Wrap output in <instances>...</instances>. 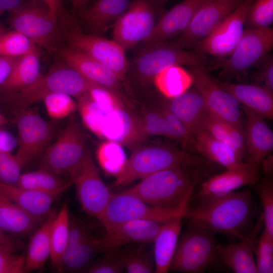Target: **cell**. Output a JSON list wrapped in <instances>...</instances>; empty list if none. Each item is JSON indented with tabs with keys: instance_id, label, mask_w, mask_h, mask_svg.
I'll return each mask as SVG.
<instances>
[{
	"instance_id": "cell-1",
	"label": "cell",
	"mask_w": 273,
	"mask_h": 273,
	"mask_svg": "<svg viewBox=\"0 0 273 273\" xmlns=\"http://www.w3.org/2000/svg\"><path fill=\"white\" fill-rule=\"evenodd\" d=\"M197 206H188L184 218L189 225L243 239L248 233L254 212V203L249 190L233 192L220 196L198 197Z\"/></svg>"
},
{
	"instance_id": "cell-2",
	"label": "cell",
	"mask_w": 273,
	"mask_h": 273,
	"mask_svg": "<svg viewBox=\"0 0 273 273\" xmlns=\"http://www.w3.org/2000/svg\"><path fill=\"white\" fill-rule=\"evenodd\" d=\"M194 167L178 165L159 171L125 191L152 206L176 208L190 200L198 181Z\"/></svg>"
},
{
	"instance_id": "cell-3",
	"label": "cell",
	"mask_w": 273,
	"mask_h": 273,
	"mask_svg": "<svg viewBox=\"0 0 273 273\" xmlns=\"http://www.w3.org/2000/svg\"><path fill=\"white\" fill-rule=\"evenodd\" d=\"M208 61L205 55L186 51L173 41H144L133 58L128 62L127 74L140 85L153 82L165 69L174 65L204 66Z\"/></svg>"
},
{
	"instance_id": "cell-4",
	"label": "cell",
	"mask_w": 273,
	"mask_h": 273,
	"mask_svg": "<svg viewBox=\"0 0 273 273\" xmlns=\"http://www.w3.org/2000/svg\"><path fill=\"white\" fill-rule=\"evenodd\" d=\"M203 163L201 157L172 145L136 147L128 159L123 172L116 178L114 186L126 185L172 167L185 165L195 167Z\"/></svg>"
},
{
	"instance_id": "cell-5",
	"label": "cell",
	"mask_w": 273,
	"mask_h": 273,
	"mask_svg": "<svg viewBox=\"0 0 273 273\" xmlns=\"http://www.w3.org/2000/svg\"><path fill=\"white\" fill-rule=\"evenodd\" d=\"M87 79L78 72L64 61L58 62L30 86L7 95L13 104L22 110L53 93H65L77 99L87 92Z\"/></svg>"
},
{
	"instance_id": "cell-6",
	"label": "cell",
	"mask_w": 273,
	"mask_h": 273,
	"mask_svg": "<svg viewBox=\"0 0 273 273\" xmlns=\"http://www.w3.org/2000/svg\"><path fill=\"white\" fill-rule=\"evenodd\" d=\"M214 234L206 229L189 225L178 242L169 270L200 273L214 265L219 258Z\"/></svg>"
},
{
	"instance_id": "cell-7",
	"label": "cell",
	"mask_w": 273,
	"mask_h": 273,
	"mask_svg": "<svg viewBox=\"0 0 273 273\" xmlns=\"http://www.w3.org/2000/svg\"><path fill=\"white\" fill-rule=\"evenodd\" d=\"M7 21L14 30L30 39L39 48L54 51L60 37L57 19L48 7L39 0H26L15 10L8 13Z\"/></svg>"
},
{
	"instance_id": "cell-8",
	"label": "cell",
	"mask_w": 273,
	"mask_h": 273,
	"mask_svg": "<svg viewBox=\"0 0 273 273\" xmlns=\"http://www.w3.org/2000/svg\"><path fill=\"white\" fill-rule=\"evenodd\" d=\"M190 200L175 209L150 205L138 197L123 191L112 194L104 211L98 218L106 231L126 221L144 219L164 222L176 217L184 218Z\"/></svg>"
},
{
	"instance_id": "cell-9",
	"label": "cell",
	"mask_w": 273,
	"mask_h": 273,
	"mask_svg": "<svg viewBox=\"0 0 273 273\" xmlns=\"http://www.w3.org/2000/svg\"><path fill=\"white\" fill-rule=\"evenodd\" d=\"M272 46V28H247L227 59L213 68L221 69L220 81L229 82L233 78L243 76L251 67L260 63Z\"/></svg>"
},
{
	"instance_id": "cell-10",
	"label": "cell",
	"mask_w": 273,
	"mask_h": 273,
	"mask_svg": "<svg viewBox=\"0 0 273 273\" xmlns=\"http://www.w3.org/2000/svg\"><path fill=\"white\" fill-rule=\"evenodd\" d=\"M70 175L82 210L98 219L112 194L101 178L91 155L85 153Z\"/></svg>"
},
{
	"instance_id": "cell-11",
	"label": "cell",
	"mask_w": 273,
	"mask_h": 273,
	"mask_svg": "<svg viewBox=\"0 0 273 273\" xmlns=\"http://www.w3.org/2000/svg\"><path fill=\"white\" fill-rule=\"evenodd\" d=\"M86 136L79 124L70 120L56 141L46 150L39 168L61 175L70 173L85 153Z\"/></svg>"
},
{
	"instance_id": "cell-12",
	"label": "cell",
	"mask_w": 273,
	"mask_h": 273,
	"mask_svg": "<svg viewBox=\"0 0 273 273\" xmlns=\"http://www.w3.org/2000/svg\"><path fill=\"white\" fill-rule=\"evenodd\" d=\"M157 9L147 0H133L114 23L112 39L126 51L146 41L157 22Z\"/></svg>"
},
{
	"instance_id": "cell-13",
	"label": "cell",
	"mask_w": 273,
	"mask_h": 273,
	"mask_svg": "<svg viewBox=\"0 0 273 273\" xmlns=\"http://www.w3.org/2000/svg\"><path fill=\"white\" fill-rule=\"evenodd\" d=\"M255 0H243L209 34L194 46L197 53L228 57L241 38L249 9Z\"/></svg>"
},
{
	"instance_id": "cell-14",
	"label": "cell",
	"mask_w": 273,
	"mask_h": 273,
	"mask_svg": "<svg viewBox=\"0 0 273 273\" xmlns=\"http://www.w3.org/2000/svg\"><path fill=\"white\" fill-rule=\"evenodd\" d=\"M63 34L69 46L83 52L112 70L122 81L127 74L128 61L125 51L113 39L96 34H86L76 29Z\"/></svg>"
},
{
	"instance_id": "cell-15",
	"label": "cell",
	"mask_w": 273,
	"mask_h": 273,
	"mask_svg": "<svg viewBox=\"0 0 273 273\" xmlns=\"http://www.w3.org/2000/svg\"><path fill=\"white\" fill-rule=\"evenodd\" d=\"M193 85L200 92L208 113L234 125L243 126L240 103L222 88L203 67H191Z\"/></svg>"
},
{
	"instance_id": "cell-16",
	"label": "cell",
	"mask_w": 273,
	"mask_h": 273,
	"mask_svg": "<svg viewBox=\"0 0 273 273\" xmlns=\"http://www.w3.org/2000/svg\"><path fill=\"white\" fill-rule=\"evenodd\" d=\"M243 0H206L198 9L186 30L173 42L185 49L209 34Z\"/></svg>"
},
{
	"instance_id": "cell-17",
	"label": "cell",
	"mask_w": 273,
	"mask_h": 273,
	"mask_svg": "<svg viewBox=\"0 0 273 273\" xmlns=\"http://www.w3.org/2000/svg\"><path fill=\"white\" fill-rule=\"evenodd\" d=\"M17 119L19 148L16 155L25 164L38 156L52 135L51 125L34 110L23 109Z\"/></svg>"
},
{
	"instance_id": "cell-18",
	"label": "cell",
	"mask_w": 273,
	"mask_h": 273,
	"mask_svg": "<svg viewBox=\"0 0 273 273\" xmlns=\"http://www.w3.org/2000/svg\"><path fill=\"white\" fill-rule=\"evenodd\" d=\"M65 63L85 79L112 91L123 101L121 80L110 68L83 52L68 46L54 51Z\"/></svg>"
},
{
	"instance_id": "cell-19",
	"label": "cell",
	"mask_w": 273,
	"mask_h": 273,
	"mask_svg": "<svg viewBox=\"0 0 273 273\" xmlns=\"http://www.w3.org/2000/svg\"><path fill=\"white\" fill-rule=\"evenodd\" d=\"M164 222L137 219L115 225L100 239V251L107 253L130 244L153 242Z\"/></svg>"
},
{
	"instance_id": "cell-20",
	"label": "cell",
	"mask_w": 273,
	"mask_h": 273,
	"mask_svg": "<svg viewBox=\"0 0 273 273\" xmlns=\"http://www.w3.org/2000/svg\"><path fill=\"white\" fill-rule=\"evenodd\" d=\"M260 165L251 162H243L226 169L203 182L197 196H220L235 192L246 185L256 184L258 180Z\"/></svg>"
},
{
	"instance_id": "cell-21",
	"label": "cell",
	"mask_w": 273,
	"mask_h": 273,
	"mask_svg": "<svg viewBox=\"0 0 273 273\" xmlns=\"http://www.w3.org/2000/svg\"><path fill=\"white\" fill-rule=\"evenodd\" d=\"M99 138L129 147H136L146 139L141 129L140 119L124 107L107 113Z\"/></svg>"
},
{
	"instance_id": "cell-22",
	"label": "cell",
	"mask_w": 273,
	"mask_h": 273,
	"mask_svg": "<svg viewBox=\"0 0 273 273\" xmlns=\"http://www.w3.org/2000/svg\"><path fill=\"white\" fill-rule=\"evenodd\" d=\"M264 224L263 214L254 227L237 243L217 244L219 258L234 272L257 273L254 252L256 237Z\"/></svg>"
},
{
	"instance_id": "cell-23",
	"label": "cell",
	"mask_w": 273,
	"mask_h": 273,
	"mask_svg": "<svg viewBox=\"0 0 273 273\" xmlns=\"http://www.w3.org/2000/svg\"><path fill=\"white\" fill-rule=\"evenodd\" d=\"M206 0H183L164 13L145 41H167L188 28L199 7Z\"/></svg>"
},
{
	"instance_id": "cell-24",
	"label": "cell",
	"mask_w": 273,
	"mask_h": 273,
	"mask_svg": "<svg viewBox=\"0 0 273 273\" xmlns=\"http://www.w3.org/2000/svg\"><path fill=\"white\" fill-rule=\"evenodd\" d=\"M242 109L246 117L245 131L247 161L260 165L273 149V132L261 116L245 107Z\"/></svg>"
},
{
	"instance_id": "cell-25",
	"label": "cell",
	"mask_w": 273,
	"mask_h": 273,
	"mask_svg": "<svg viewBox=\"0 0 273 273\" xmlns=\"http://www.w3.org/2000/svg\"><path fill=\"white\" fill-rule=\"evenodd\" d=\"M164 101L170 111L184 124L192 135L203 128V120L208 111L195 87L176 97L165 98Z\"/></svg>"
},
{
	"instance_id": "cell-26",
	"label": "cell",
	"mask_w": 273,
	"mask_h": 273,
	"mask_svg": "<svg viewBox=\"0 0 273 273\" xmlns=\"http://www.w3.org/2000/svg\"><path fill=\"white\" fill-rule=\"evenodd\" d=\"M224 90L233 96L240 104L261 116L272 119L273 93L263 86L235 84L215 79Z\"/></svg>"
},
{
	"instance_id": "cell-27",
	"label": "cell",
	"mask_w": 273,
	"mask_h": 273,
	"mask_svg": "<svg viewBox=\"0 0 273 273\" xmlns=\"http://www.w3.org/2000/svg\"><path fill=\"white\" fill-rule=\"evenodd\" d=\"M0 194L31 215L40 218L51 212L54 200L61 193H46L0 182Z\"/></svg>"
},
{
	"instance_id": "cell-28",
	"label": "cell",
	"mask_w": 273,
	"mask_h": 273,
	"mask_svg": "<svg viewBox=\"0 0 273 273\" xmlns=\"http://www.w3.org/2000/svg\"><path fill=\"white\" fill-rule=\"evenodd\" d=\"M40 48L17 58L5 81L0 85V92L10 94L24 89L40 77Z\"/></svg>"
},
{
	"instance_id": "cell-29",
	"label": "cell",
	"mask_w": 273,
	"mask_h": 273,
	"mask_svg": "<svg viewBox=\"0 0 273 273\" xmlns=\"http://www.w3.org/2000/svg\"><path fill=\"white\" fill-rule=\"evenodd\" d=\"M183 217H176L165 222L153 242L155 271L165 273L169 267L174 254L180 231Z\"/></svg>"
},
{
	"instance_id": "cell-30",
	"label": "cell",
	"mask_w": 273,
	"mask_h": 273,
	"mask_svg": "<svg viewBox=\"0 0 273 273\" xmlns=\"http://www.w3.org/2000/svg\"><path fill=\"white\" fill-rule=\"evenodd\" d=\"M41 220L0 194V227L5 232L27 236L34 233Z\"/></svg>"
},
{
	"instance_id": "cell-31",
	"label": "cell",
	"mask_w": 273,
	"mask_h": 273,
	"mask_svg": "<svg viewBox=\"0 0 273 273\" xmlns=\"http://www.w3.org/2000/svg\"><path fill=\"white\" fill-rule=\"evenodd\" d=\"M192 136L194 150L226 169L243 162L230 147L214 138L205 129L202 128Z\"/></svg>"
},
{
	"instance_id": "cell-32",
	"label": "cell",
	"mask_w": 273,
	"mask_h": 273,
	"mask_svg": "<svg viewBox=\"0 0 273 273\" xmlns=\"http://www.w3.org/2000/svg\"><path fill=\"white\" fill-rule=\"evenodd\" d=\"M56 214L51 212L42 224L34 232L26 253L25 272L42 269L50 257L51 232Z\"/></svg>"
},
{
	"instance_id": "cell-33",
	"label": "cell",
	"mask_w": 273,
	"mask_h": 273,
	"mask_svg": "<svg viewBox=\"0 0 273 273\" xmlns=\"http://www.w3.org/2000/svg\"><path fill=\"white\" fill-rule=\"evenodd\" d=\"M129 0H97L80 16L95 32L103 33L129 8Z\"/></svg>"
},
{
	"instance_id": "cell-34",
	"label": "cell",
	"mask_w": 273,
	"mask_h": 273,
	"mask_svg": "<svg viewBox=\"0 0 273 273\" xmlns=\"http://www.w3.org/2000/svg\"><path fill=\"white\" fill-rule=\"evenodd\" d=\"M203 128L217 140L230 147L243 160L246 155L245 130L239 126L206 113L202 122Z\"/></svg>"
},
{
	"instance_id": "cell-35",
	"label": "cell",
	"mask_w": 273,
	"mask_h": 273,
	"mask_svg": "<svg viewBox=\"0 0 273 273\" xmlns=\"http://www.w3.org/2000/svg\"><path fill=\"white\" fill-rule=\"evenodd\" d=\"M70 223V214L67 202L62 206L56 214L51 232L50 258L52 267L63 271V258L67 248Z\"/></svg>"
},
{
	"instance_id": "cell-36",
	"label": "cell",
	"mask_w": 273,
	"mask_h": 273,
	"mask_svg": "<svg viewBox=\"0 0 273 273\" xmlns=\"http://www.w3.org/2000/svg\"><path fill=\"white\" fill-rule=\"evenodd\" d=\"M153 82L165 98L172 99L190 89L193 84V78L190 71H188L181 66L174 65L158 74Z\"/></svg>"
},
{
	"instance_id": "cell-37",
	"label": "cell",
	"mask_w": 273,
	"mask_h": 273,
	"mask_svg": "<svg viewBox=\"0 0 273 273\" xmlns=\"http://www.w3.org/2000/svg\"><path fill=\"white\" fill-rule=\"evenodd\" d=\"M60 175L41 168L36 171L21 173L17 186L24 189L46 193L62 194L72 184Z\"/></svg>"
},
{
	"instance_id": "cell-38",
	"label": "cell",
	"mask_w": 273,
	"mask_h": 273,
	"mask_svg": "<svg viewBox=\"0 0 273 273\" xmlns=\"http://www.w3.org/2000/svg\"><path fill=\"white\" fill-rule=\"evenodd\" d=\"M99 251H101L100 239L89 232L73 250L64 254L63 271L71 272L86 271Z\"/></svg>"
},
{
	"instance_id": "cell-39",
	"label": "cell",
	"mask_w": 273,
	"mask_h": 273,
	"mask_svg": "<svg viewBox=\"0 0 273 273\" xmlns=\"http://www.w3.org/2000/svg\"><path fill=\"white\" fill-rule=\"evenodd\" d=\"M96 157L105 173L115 178L123 172L128 160L122 146L109 141L100 145L96 151Z\"/></svg>"
},
{
	"instance_id": "cell-40",
	"label": "cell",
	"mask_w": 273,
	"mask_h": 273,
	"mask_svg": "<svg viewBox=\"0 0 273 273\" xmlns=\"http://www.w3.org/2000/svg\"><path fill=\"white\" fill-rule=\"evenodd\" d=\"M139 119L142 132L146 138L151 135L164 136L177 141L182 146L181 136L157 107Z\"/></svg>"
},
{
	"instance_id": "cell-41",
	"label": "cell",
	"mask_w": 273,
	"mask_h": 273,
	"mask_svg": "<svg viewBox=\"0 0 273 273\" xmlns=\"http://www.w3.org/2000/svg\"><path fill=\"white\" fill-rule=\"evenodd\" d=\"M37 47L25 35L14 29L0 34V56L18 58Z\"/></svg>"
},
{
	"instance_id": "cell-42",
	"label": "cell",
	"mask_w": 273,
	"mask_h": 273,
	"mask_svg": "<svg viewBox=\"0 0 273 273\" xmlns=\"http://www.w3.org/2000/svg\"><path fill=\"white\" fill-rule=\"evenodd\" d=\"M77 100V109L83 124L99 137L103 120L109 112L102 110L91 98L87 91Z\"/></svg>"
},
{
	"instance_id": "cell-43",
	"label": "cell",
	"mask_w": 273,
	"mask_h": 273,
	"mask_svg": "<svg viewBox=\"0 0 273 273\" xmlns=\"http://www.w3.org/2000/svg\"><path fill=\"white\" fill-rule=\"evenodd\" d=\"M124 269L128 273H150L154 271V257L144 247L120 251Z\"/></svg>"
},
{
	"instance_id": "cell-44",
	"label": "cell",
	"mask_w": 273,
	"mask_h": 273,
	"mask_svg": "<svg viewBox=\"0 0 273 273\" xmlns=\"http://www.w3.org/2000/svg\"><path fill=\"white\" fill-rule=\"evenodd\" d=\"M48 115L59 119L69 116L78 108L76 103L69 95L63 93L50 94L43 100Z\"/></svg>"
},
{
	"instance_id": "cell-45",
	"label": "cell",
	"mask_w": 273,
	"mask_h": 273,
	"mask_svg": "<svg viewBox=\"0 0 273 273\" xmlns=\"http://www.w3.org/2000/svg\"><path fill=\"white\" fill-rule=\"evenodd\" d=\"M273 22V0H255L247 17L248 28L265 29Z\"/></svg>"
},
{
	"instance_id": "cell-46",
	"label": "cell",
	"mask_w": 273,
	"mask_h": 273,
	"mask_svg": "<svg viewBox=\"0 0 273 273\" xmlns=\"http://www.w3.org/2000/svg\"><path fill=\"white\" fill-rule=\"evenodd\" d=\"M255 252L257 272H273V236L264 229L254 249Z\"/></svg>"
},
{
	"instance_id": "cell-47",
	"label": "cell",
	"mask_w": 273,
	"mask_h": 273,
	"mask_svg": "<svg viewBox=\"0 0 273 273\" xmlns=\"http://www.w3.org/2000/svg\"><path fill=\"white\" fill-rule=\"evenodd\" d=\"M87 80V93L102 110L109 112L124 107L123 100L115 93L107 88Z\"/></svg>"
},
{
	"instance_id": "cell-48",
	"label": "cell",
	"mask_w": 273,
	"mask_h": 273,
	"mask_svg": "<svg viewBox=\"0 0 273 273\" xmlns=\"http://www.w3.org/2000/svg\"><path fill=\"white\" fill-rule=\"evenodd\" d=\"M25 165L16 154L0 153V182L16 185L21 174V170Z\"/></svg>"
},
{
	"instance_id": "cell-49",
	"label": "cell",
	"mask_w": 273,
	"mask_h": 273,
	"mask_svg": "<svg viewBox=\"0 0 273 273\" xmlns=\"http://www.w3.org/2000/svg\"><path fill=\"white\" fill-rule=\"evenodd\" d=\"M256 190L263 209L264 229L273 236V185L271 177L258 184Z\"/></svg>"
},
{
	"instance_id": "cell-50",
	"label": "cell",
	"mask_w": 273,
	"mask_h": 273,
	"mask_svg": "<svg viewBox=\"0 0 273 273\" xmlns=\"http://www.w3.org/2000/svg\"><path fill=\"white\" fill-rule=\"evenodd\" d=\"M11 248L0 246V273H23L25 271L26 253L14 254Z\"/></svg>"
},
{
	"instance_id": "cell-51",
	"label": "cell",
	"mask_w": 273,
	"mask_h": 273,
	"mask_svg": "<svg viewBox=\"0 0 273 273\" xmlns=\"http://www.w3.org/2000/svg\"><path fill=\"white\" fill-rule=\"evenodd\" d=\"M124 270L120 251L107 252V255L93 263L86 270L88 273H120Z\"/></svg>"
},
{
	"instance_id": "cell-52",
	"label": "cell",
	"mask_w": 273,
	"mask_h": 273,
	"mask_svg": "<svg viewBox=\"0 0 273 273\" xmlns=\"http://www.w3.org/2000/svg\"><path fill=\"white\" fill-rule=\"evenodd\" d=\"M89 232L84 222L70 214L68 240L64 254L73 250Z\"/></svg>"
},
{
	"instance_id": "cell-53",
	"label": "cell",
	"mask_w": 273,
	"mask_h": 273,
	"mask_svg": "<svg viewBox=\"0 0 273 273\" xmlns=\"http://www.w3.org/2000/svg\"><path fill=\"white\" fill-rule=\"evenodd\" d=\"M259 69L252 75L254 81L273 93V57L266 56L260 62Z\"/></svg>"
},
{
	"instance_id": "cell-54",
	"label": "cell",
	"mask_w": 273,
	"mask_h": 273,
	"mask_svg": "<svg viewBox=\"0 0 273 273\" xmlns=\"http://www.w3.org/2000/svg\"><path fill=\"white\" fill-rule=\"evenodd\" d=\"M17 144V141L13 134L0 129V153H11Z\"/></svg>"
},
{
	"instance_id": "cell-55",
	"label": "cell",
	"mask_w": 273,
	"mask_h": 273,
	"mask_svg": "<svg viewBox=\"0 0 273 273\" xmlns=\"http://www.w3.org/2000/svg\"><path fill=\"white\" fill-rule=\"evenodd\" d=\"M17 59L0 56V85L8 77Z\"/></svg>"
},
{
	"instance_id": "cell-56",
	"label": "cell",
	"mask_w": 273,
	"mask_h": 273,
	"mask_svg": "<svg viewBox=\"0 0 273 273\" xmlns=\"http://www.w3.org/2000/svg\"><path fill=\"white\" fill-rule=\"evenodd\" d=\"M26 0H0V16L5 12H11L19 8Z\"/></svg>"
},
{
	"instance_id": "cell-57",
	"label": "cell",
	"mask_w": 273,
	"mask_h": 273,
	"mask_svg": "<svg viewBox=\"0 0 273 273\" xmlns=\"http://www.w3.org/2000/svg\"><path fill=\"white\" fill-rule=\"evenodd\" d=\"M0 246H5L11 248L15 250L20 247V244L10 236L7 235L5 232L0 227Z\"/></svg>"
},
{
	"instance_id": "cell-58",
	"label": "cell",
	"mask_w": 273,
	"mask_h": 273,
	"mask_svg": "<svg viewBox=\"0 0 273 273\" xmlns=\"http://www.w3.org/2000/svg\"><path fill=\"white\" fill-rule=\"evenodd\" d=\"M72 11L80 17L87 9V6L90 0H71Z\"/></svg>"
},
{
	"instance_id": "cell-59",
	"label": "cell",
	"mask_w": 273,
	"mask_h": 273,
	"mask_svg": "<svg viewBox=\"0 0 273 273\" xmlns=\"http://www.w3.org/2000/svg\"><path fill=\"white\" fill-rule=\"evenodd\" d=\"M45 4L49 8L53 17L57 19L58 13L61 0H39Z\"/></svg>"
},
{
	"instance_id": "cell-60",
	"label": "cell",
	"mask_w": 273,
	"mask_h": 273,
	"mask_svg": "<svg viewBox=\"0 0 273 273\" xmlns=\"http://www.w3.org/2000/svg\"><path fill=\"white\" fill-rule=\"evenodd\" d=\"M260 164H262V169L266 173H270L272 170V156L271 154L266 157Z\"/></svg>"
},
{
	"instance_id": "cell-61",
	"label": "cell",
	"mask_w": 273,
	"mask_h": 273,
	"mask_svg": "<svg viewBox=\"0 0 273 273\" xmlns=\"http://www.w3.org/2000/svg\"><path fill=\"white\" fill-rule=\"evenodd\" d=\"M157 9L161 8L169 0H147Z\"/></svg>"
},
{
	"instance_id": "cell-62",
	"label": "cell",
	"mask_w": 273,
	"mask_h": 273,
	"mask_svg": "<svg viewBox=\"0 0 273 273\" xmlns=\"http://www.w3.org/2000/svg\"><path fill=\"white\" fill-rule=\"evenodd\" d=\"M8 122L7 118L0 112V126L6 124Z\"/></svg>"
},
{
	"instance_id": "cell-63",
	"label": "cell",
	"mask_w": 273,
	"mask_h": 273,
	"mask_svg": "<svg viewBox=\"0 0 273 273\" xmlns=\"http://www.w3.org/2000/svg\"><path fill=\"white\" fill-rule=\"evenodd\" d=\"M1 17V16H0V17ZM6 31H7V28L5 27V26L2 24V23L0 21V34L5 32Z\"/></svg>"
}]
</instances>
